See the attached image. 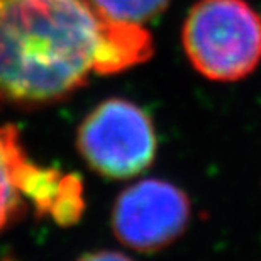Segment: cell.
I'll list each match as a JSON object with an SVG mask.
<instances>
[{
  "mask_svg": "<svg viewBox=\"0 0 261 261\" xmlns=\"http://www.w3.org/2000/svg\"><path fill=\"white\" fill-rule=\"evenodd\" d=\"M154 53L144 25L109 19L93 0H0V103L56 106L92 75H116Z\"/></svg>",
  "mask_w": 261,
  "mask_h": 261,
  "instance_id": "obj_1",
  "label": "cell"
},
{
  "mask_svg": "<svg viewBox=\"0 0 261 261\" xmlns=\"http://www.w3.org/2000/svg\"><path fill=\"white\" fill-rule=\"evenodd\" d=\"M190 65L212 82H239L261 63V15L246 0H197L181 28Z\"/></svg>",
  "mask_w": 261,
  "mask_h": 261,
  "instance_id": "obj_2",
  "label": "cell"
},
{
  "mask_svg": "<svg viewBox=\"0 0 261 261\" xmlns=\"http://www.w3.org/2000/svg\"><path fill=\"white\" fill-rule=\"evenodd\" d=\"M75 144L97 175L127 180L153 165L158 134L146 109L127 98L112 97L97 103L83 117Z\"/></svg>",
  "mask_w": 261,
  "mask_h": 261,
  "instance_id": "obj_3",
  "label": "cell"
},
{
  "mask_svg": "<svg viewBox=\"0 0 261 261\" xmlns=\"http://www.w3.org/2000/svg\"><path fill=\"white\" fill-rule=\"evenodd\" d=\"M192 202L184 189L161 178L129 185L112 205V232L124 246L139 253L168 248L187 231Z\"/></svg>",
  "mask_w": 261,
  "mask_h": 261,
  "instance_id": "obj_4",
  "label": "cell"
},
{
  "mask_svg": "<svg viewBox=\"0 0 261 261\" xmlns=\"http://www.w3.org/2000/svg\"><path fill=\"white\" fill-rule=\"evenodd\" d=\"M22 192L34 216L49 217L61 227H70L85 212V189L78 175L55 166L31 161L24 171Z\"/></svg>",
  "mask_w": 261,
  "mask_h": 261,
  "instance_id": "obj_5",
  "label": "cell"
},
{
  "mask_svg": "<svg viewBox=\"0 0 261 261\" xmlns=\"http://www.w3.org/2000/svg\"><path fill=\"white\" fill-rule=\"evenodd\" d=\"M29 163L20 130L12 124L0 126V234L28 214L22 178Z\"/></svg>",
  "mask_w": 261,
  "mask_h": 261,
  "instance_id": "obj_6",
  "label": "cell"
},
{
  "mask_svg": "<svg viewBox=\"0 0 261 261\" xmlns=\"http://www.w3.org/2000/svg\"><path fill=\"white\" fill-rule=\"evenodd\" d=\"M109 19L144 25L166 10L170 0H93Z\"/></svg>",
  "mask_w": 261,
  "mask_h": 261,
  "instance_id": "obj_7",
  "label": "cell"
},
{
  "mask_svg": "<svg viewBox=\"0 0 261 261\" xmlns=\"http://www.w3.org/2000/svg\"><path fill=\"white\" fill-rule=\"evenodd\" d=\"M76 261H134V259L126 256L124 253L112 251V249H98V251L82 254Z\"/></svg>",
  "mask_w": 261,
  "mask_h": 261,
  "instance_id": "obj_8",
  "label": "cell"
}]
</instances>
